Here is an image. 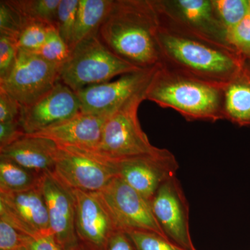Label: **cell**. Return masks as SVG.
<instances>
[{"label": "cell", "instance_id": "cell-20", "mask_svg": "<svg viewBox=\"0 0 250 250\" xmlns=\"http://www.w3.org/2000/svg\"><path fill=\"white\" fill-rule=\"evenodd\" d=\"M113 0H80L76 24L70 49L82 41L98 35L106 18Z\"/></svg>", "mask_w": 250, "mask_h": 250}, {"label": "cell", "instance_id": "cell-30", "mask_svg": "<svg viewBox=\"0 0 250 250\" xmlns=\"http://www.w3.org/2000/svg\"><path fill=\"white\" fill-rule=\"evenodd\" d=\"M18 52L16 41L0 36V80L6 78L14 68Z\"/></svg>", "mask_w": 250, "mask_h": 250}, {"label": "cell", "instance_id": "cell-33", "mask_svg": "<svg viewBox=\"0 0 250 250\" xmlns=\"http://www.w3.org/2000/svg\"><path fill=\"white\" fill-rule=\"evenodd\" d=\"M21 233L0 217V250H21Z\"/></svg>", "mask_w": 250, "mask_h": 250}, {"label": "cell", "instance_id": "cell-10", "mask_svg": "<svg viewBox=\"0 0 250 250\" xmlns=\"http://www.w3.org/2000/svg\"><path fill=\"white\" fill-rule=\"evenodd\" d=\"M153 214L169 241L186 250H197L189 225V206L176 175L166 180L150 200Z\"/></svg>", "mask_w": 250, "mask_h": 250}, {"label": "cell", "instance_id": "cell-21", "mask_svg": "<svg viewBox=\"0 0 250 250\" xmlns=\"http://www.w3.org/2000/svg\"><path fill=\"white\" fill-rule=\"evenodd\" d=\"M42 174L0 157V192H19L39 187Z\"/></svg>", "mask_w": 250, "mask_h": 250}, {"label": "cell", "instance_id": "cell-15", "mask_svg": "<svg viewBox=\"0 0 250 250\" xmlns=\"http://www.w3.org/2000/svg\"><path fill=\"white\" fill-rule=\"evenodd\" d=\"M81 112L78 96L60 81L35 104L22 107L20 124L26 134L40 132Z\"/></svg>", "mask_w": 250, "mask_h": 250}, {"label": "cell", "instance_id": "cell-3", "mask_svg": "<svg viewBox=\"0 0 250 250\" xmlns=\"http://www.w3.org/2000/svg\"><path fill=\"white\" fill-rule=\"evenodd\" d=\"M146 100L172 108L188 121L223 120V87L199 80L161 62L146 91Z\"/></svg>", "mask_w": 250, "mask_h": 250}, {"label": "cell", "instance_id": "cell-17", "mask_svg": "<svg viewBox=\"0 0 250 250\" xmlns=\"http://www.w3.org/2000/svg\"><path fill=\"white\" fill-rule=\"evenodd\" d=\"M107 118L80 112L66 121L31 136L51 140L59 146L92 149L100 142Z\"/></svg>", "mask_w": 250, "mask_h": 250}, {"label": "cell", "instance_id": "cell-7", "mask_svg": "<svg viewBox=\"0 0 250 250\" xmlns=\"http://www.w3.org/2000/svg\"><path fill=\"white\" fill-rule=\"evenodd\" d=\"M60 67L39 54L19 49L14 68L6 78L0 80V88L16 99L22 107H27L58 83Z\"/></svg>", "mask_w": 250, "mask_h": 250}, {"label": "cell", "instance_id": "cell-22", "mask_svg": "<svg viewBox=\"0 0 250 250\" xmlns=\"http://www.w3.org/2000/svg\"><path fill=\"white\" fill-rule=\"evenodd\" d=\"M26 19L57 28V10L61 0H8Z\"/></svg>", "mask_w": 250, "mask_h": 250}, {"label": "cell", "instance_id": "cell-32", "mask_svg": "<svg viewBox=\"0 0 250 250\" xmlns=\"http://www.w3.org/2000/svg\"><path fill=\"white\" fill-rule=\"evenodd\" d=\"M21 250H62L53 234L29 236L21 233Z\"/></svg>", "mask_w": 250, "mask_h": 250}, {"label": "cell", "instance_id": "cell-12", "mask_svg": "<svg viewBox=\"0 0 250 250\" xmlns=\"http://www.w3.org/2000/svg\"><path fill=\"white\" fill-rule=\"evenodd\" d=\"M39 187L45 198L52 234L62 250H81L75 227L73 190L52 172L41 176Z\"/></svg>", "mask_w": 250, "mask_h": 250}, {"label": "cell", "instance_id": "cell-24", "mask_svg": "<svg viewBox=\"0 0 250 250\" xmlns=\"http://www.w3.org/2000/svg\"><path fill=\"white\" fill-rule=\"evenodd\" d=\"M44 23L29 21L17 41L20 50L37 54L45 44L51 28Z\"/></svg>", "mask_w": 250, "mask_h": 250}, {"label": "cell", "instance_id": "cell-27", "mask_svg": "<svg viewBox=\"0 0 250 250\" xmlns=\"http://www.w3.org/2000/svg\"><path fill=\"white\" fill-rule=\"evenodd\" d=\"M71 53L69 45L59 35L57 28L52 27L45 44L37 54L47 62L62 65L66 62Z\"/></svg>", "mask_w": 250, "mask_h": 250}, {"label": "cell", "instance_id": "cell-8", "mask_svg": "<svg viewBox=\"0 0 250 250\" xmlns=\"http://www.w3.org/2000/svg\"><path fill=\"white\" fill-rule=\"evenodd\" d=\"M53 173L72 190L98 192L117 177L106 161L76 147L59 146Z\"/></svg>", "mask_w": 250, "mask_h": 250}, {"label": "cell", "instance_id": "cell-31", "mask_svg": "<svg viewBox=\"0 0 250 250\" xmlns=\"http://www.w3.org/2000/svg\"><path fill=\"white\" fill-rule=\"evenodd\" d=\"M22 109L16 99L0 88V123L19 121Z\"/></svg>", "mask_w": 250, "mask_h": 250}, {"label": "cell", "instance_id": "cell-35", "mask_svg": "<svg viewBox=\"0 0 250 250\" xmlns=\"http://www.w3.org/2000/svg\"><path fill=\"white\" fill-rule=\"evenodd\" d=\"M104 250H137L127 235L118 231L112 237Z\"/></svg>", "mask_w": 250, "mask_h": 250}, {"label": "cell", "instance_id": "cell-29", "mask_svg": "<svg viewBox=\"0 0 250 250\" xmlns=\"http://www.w3.org/2000/svg\"><path fill=\"white\" fill-rule=\"evenodd\" d=\"M228 42L246 61H250V15L228 31Z\"/></svg>", "mask_w": 250, "mask_h": 250}, {"label": "cell", "instance_id": "cell-4", "mask_svg": "<svg viewBox=\"0 0 250 250\" xmlns=\"http://www.w3.org/2000/svg\"><path fill=\"white\" fill-rule=\"evenodd\" d=\"M148 83L108 117L96 147L92 149L80 148L93 155L110 160L160 155L165 152L167 149L151 144L141 128L138 117L139 106L146 100Z\"/></svg>", "mask_w": 250, "mask_h": 250}, {"label": "cell", "instance_id": "cell-36", "mask_svg": "<svg viewBox=\"0 0 250 250\" xmlns=\"http://www.w3.org/2000/svg\"></svg>", "mask_w": 250, "mask_h": 250}, {"label": "cell", "instance_id": "cell-19", "mask_svg": "<svg viewBox=\"0 0 250 250\" xmlns=\"http://www.w3.org/2000/svg\"><path fill=\"white\" fill-rule=\"evenodd\" d=\"M223 115L233 124L250 126V61L223 87Z\"/></svg>", "mask_w": 250, "mask_h": 250}, {"label": "cell", "instance_id": "cell-2", "mask_svg": "<svg viewBox=\"0 0 250 250\" xmlns=\"http://www.w3.org/2000/svg\"><path fill=\"white\" fill-rule=\"evenodd\" d=\"M159 19L152 0H113L98 36L113 53L139 69L161 62Z\"/></svg>", "mask_w": 250, "mask_h": 250}, {"label": "cell", "instance_id": "cell-26", "mask_svg": "<svg viewBox=\"0 0 250 250\" xmlns=\"http://www.w3.org/2000/svg\"><path fill=\"white\" fill-rule=\"evenodd\" d=\"M80 0H61L57 10V29L64 41L71 46Z\"/></svg>", "mask_w": 250, "mask_h": 250}, {"label": "cell", "instance_id": "cell-16", "mask_svg": "<svg viewBox=\"0 0 250 250\" xmlns=\"http://www.w3.org/2000/svg\"><path fill=\"white\" fill-rule=\"evenodd\" d=\"M154 1L159 8L191 30L210 40L231 47L228 42V31L217 14L213 0Z\"/></svg>", "mask_w": 250, "mask_h": 250}, {"label": "cell", "instance_id": "cell-6", "mask_svg": "<svg viewBox=\"0 0 250 250\" xmlns=\"http://www.w3.org/2000/svg\"><path fill=\"white\" fill-rule=\"evenodd\" d=\"M97 194L119 231H151L167 239L153 214L150 202L120 177H114Z\"/></svg>", "mask_w": 250, "mask_h": 250}, {"label": "cell", "instance_id": "cell-18", "mask_svg": "<svg viewBox=\"0 0 250 250\" xmlns=\"http://www.w3.org/2000/svg\"><path fill=\"white\" fill-rule=\"evenodd\" d=\"M59 146L51 140L25 134L16 142L0 148V157L39 174L53 172Z\"/></svg>", "mask_w": 250, "mask_h": 250}, {"label": "cell", "instance_id": "cell-34", "mask_svg": "<svg viewBox=\"0 0 250 250\" xmlns=\"http://www.w3.org/2000/svg\"><path fill=\"white\" fill-rule=\"evenodd\" d=\"M25 134L19 121L0 123V148L12 144Z\"/></svg>", "mask_w": 250, "mask_h": 250}, {"label": "cell", "instance_id": "cell-11", "mask_svg": "<svg viewBox=\"0 0 250 250\" xmlns=\"http://www.w3.org/2000/svg\"><path fill=\"white\" fill-rule=\"evenodd\" d=\"M156 67L122 75L118 80L89 85L76 92L81 112L109 117L149 83Z\"/></svg>", "mask_w": 250, "mask_h": 250}, {"label": "cell", "instance_id": "cell-23", "mask_svg": "<svg viewBox=\"0 0 250 250\" xmlns=\"http://www.w3.org/2000/svg\"><path fill=\"white\" fill-rule=\"evenodd\" d=\"M217 14L227 31L250 15V0H213Z\"/></svg>", "mask_w": 250, "mask_h": 250}, {"label": "cell", "instance_id": "cell-5", "mask_svg": "<svg viewBox=\"0 0 250 250\" xmlns=\"http://www.w3.org/2000/svg\"><path fill=\"white\" fill-rule=\"evenodd\" d=\"M139 70L141 69L113 53L98 34L72 49L67 62L61 65L59 77L61 82L76 93L89 85L110 82L113 77Z\"/></svg>", "mask_w": 250, "mask_h": 250}, {"label": "cell", "instance_id": "cell-13", "mask_svg": "<svg viewBox=\"0 0 250 250\" xmlns=\"http://www.w3.org/2000/svg\"><path fill=\"white\" fill-rule=\"evenodd\" d=\"M73 190L75 199V227L83 250H104L116 228L97 192Z\"/></svg>", "mask_w": 250, "mask_h": 250}, {"label": "cell", "instance_id": "cell-25", "mask_svg": "<svg viewBox=\"0 0 250 250\" xmlns=\"http://www.w3.org/2000/svg\"><path fill=\"white\" fill-rule=\"evenodd\" d=\"M29 21L26 19L8 0L0 1V36L17 42L21 32Z\"/></svg>", "mask_w": 250, "mask_h": 250}, {"label": "cell", "instance_id": "cell-28", "mask_svg": "<svg viewBox=\"0 0 250 250\" xmlns=\"http://www.w3.org/2000/svg\"><path fill=\"white\" fill-rule=\"evenodd\" d=\"M125 233L137 250H186L151 231L131 230Z\"/></svg>", "mask_w": 250, "mask_h": 250}, {"label": "cell", "instance_id": "cell-14", "mask_svg": "<svg viewBox=\"0 0 250 250\" xmlns=\"http://www.w3.org/2000/svg\"><path fill=\"white\" fill-rule=\"evenodd\" d=\"M0 217L29 236L52 234L40 187L19 192H0Z\"/></svg>", "mask_w": 250, "mask_h": 250}, {"label": "cell", "instance_id": "cell-1", "mask_svg": "<svg viewBox=\"0 0 250 250\" xmlns=\"http://www.w3.org/2000/svg\"><path fill=\"white\" fill-rule=\"evenodd\" d=\"M152 1L159 19L156 39L161 62L212 84H228L246 60L231 47L191 30Z\"/></svg>", "mask_w": 250, "mask_h": 250}, {"label": "cell", "instance_id": "cell-9", "mask_svg": "<svg viewBox=\"0 0 250 250\" xmlns=\"http://www.w3.org/2000/svg\"><path fill=\"white\" fill-rule=\"evenodd\" d=\"M95 156L107 162L114 169L117 177L123 179L149 202L161 186L176 175L179 168L175 156L167 149L160 155L137 156L121 160H110Z\"/></svg>", "mask_w": 250, "mask_h": 250}]
</instances>
